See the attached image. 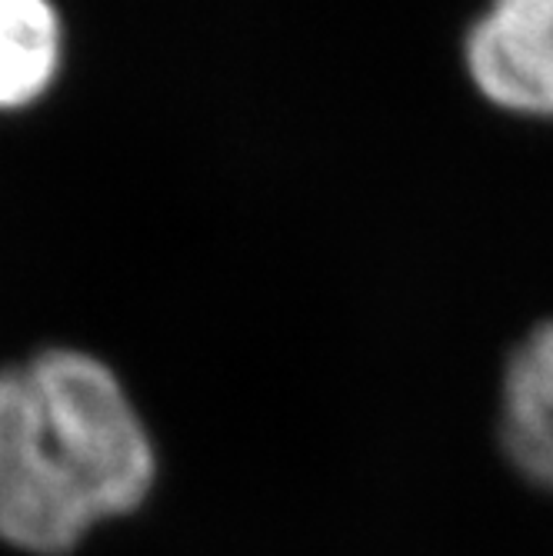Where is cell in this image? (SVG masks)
Returning <instances> with one entry per match:
<instances>
[{"mask_svg":"<svg viewBox=\"0 0 553 556\" xmlns=\"http://www.w3.org/2000/svg\"><path fill=\"white\" fill-rule=\"evenodd\" d=\"M154 483V437L114 367L77 346L0 367V543L64 556Z\"/></svg>","mask_w":553,"mask_h":556,"instance_id":"cell-1","label":"cell"},{"mask_svg":"<svg viewBox=\"0 0 553 556\" xmlns=\"http://www.w3.org/2000/svg\"><path fill=\"white\" fill-rule=\"evenodd\" d=\"M461 61L487 108L553 124V0H483L464 27Z\"/></svg>","mask_w":553,"mask_h":556,"instance_id":"cell-2","label":"cell"},{"mask_svg":"<svg viewBox=\"0 0 553 556\" xmlns=\"http://www.w3.org/2000/svg\"><path fill=\"white\" fill-rule=\"evenodd\" d=\"M497 440L507 464L537 490H553V317L507 353L497 396Z\"/></svg>","mask_w":553,"mask_h":556,"instance_id":"cell-3","label":"cell"},{"mask_svg":"<svg viewBox=\"0 0 553 556\" xmlns=\"http://www.w3.org/2000/svg\"><path fill=\"white\" fill-rule=\"evenodd\" d=\"M67 67L58 0H0V114H24L54 93Z\"/></svg>","mask_w":553,"mask_h":556,"instance_id":"cell-4","label":"cell"}]
</instances>
